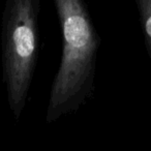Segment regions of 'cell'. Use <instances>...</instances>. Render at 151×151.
Returning a JSON list of instances; mask_svg holds the SVG:
<instances>
[{"mask_svg":"<svg viewBox=\"0 0 151 151\" xmlns=\"http://www.w3.org/2000/svg\"><path fill=\"white\" fill-rule=\"evenodd\" d=\"M62 34V51L53 80L46 122L75 113L91 94L101 36L85 0H54Z\"/></svg>","mask_w":151,"mask_h":151,"instance_id":"obj_1","label":"cell"},{"mask_svg":"<svg viewBox=\"0 0 151 151\" xmlns=\"http://www.w3.org/2000/svg\"><path fill=\"white\" fill-rule=\"evenodd\" d=\"M40 0H5L1 23L3 83L15 120L24 112L40 47Z\"/></svg>","mask_w":151,"mask_h":151,"instance_id":"obj_2","label":"cell"},{"mask_svg":"<svg viewBox=\"0 0 151 151\" xmlns=\"http://www.w3.org/2000/svg\"><path fill=\"white\" fill-rule=\"evenodd\" d=\"M144 33L145 45L151 58V0H136Z\"/></svg>","mask_w":151,"mask_h":151,"instance_id":"obj_3","label":"cell"}]
</instances>
